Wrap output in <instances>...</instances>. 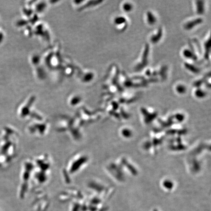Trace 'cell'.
Masks as SVG:
<instances>
[{
  "label": "cell",
  "instance_id": "cell-1",
  "mask_svg": "<svg viewBox=\"0 0 211 211\" xmlns=\"http://www.w3.org/2000/svg\"><path fill=\"white\" fill-rule=\"evenodd\" d=\"M203 22V19L201 17L195 18L186 22L184 25V28L187 30H190L195 28V27L199 25Z\"/></svg>",
  "mask_w": 211,
  "mask_h": 211
},
{
  "label": "cell",
  "instance_id": "cell-2",
  "mask_svg": "<svg viewBox=\"0 0 211 211\" xmlns=\"http://www.w3.org/2000/svg\"><path fill=\"white\" fill-rule=\"evenodd\" d=\"M182 56L187 59L192 61H196L198 60V56L195 53L194 50L191 49L185 48L182 52Z\"/></svg>",
  "mask_w": 211,
  "mask_h": 211
},
{
  "label": "cell",
  "instance_id": "cell-3",
  "mask_svg": "<svg viewBox=\"0 0 211 211\" xmlns=\"http://www.w3.org/2000/svg\"><path fill=\"white\" fill-rule=\"evenodd\" d=\"M146 20L149 25H154L157 21V19L155 14L151 11H148L146 14Z\"/></svg>",
  "mask_w": 211,
  "mask_h": 211
},
{
  "label": "cell",
  "instance_id": "cell-4",
  "mask_svg": "<svg viewBox=\"0 0 211 211\" xmlns=\"http://www.w3.org/2000/svg\"><path fill=\"white\" fill-rule=\"evenodd\" d=\"M195 12L198 15H202L205 12V3L203 1H195Z\"/></svg>",
  "mask_w": 211,
  "mask_h": 211
},
{
  "label": "cell",
  "instance_id": "cell-5",
  "mask_svg": "<svg viewBox=\"0 0 211 211\" xmlns=\"http://www.w3.org/2000/svg\"><path fill=\"white\" fill-rule=\"evenodd\" d=\"M163 36V30L161 28H159L157 30V32L153 34L150 37V41L152 44H157L161 40Z\"/></svg>",
  "mask_w": 211,
  "mask_h": 211
},
{
  "label": "cell",
  "instance_id": "cell-6",
  "mask_svg": "<svg viewBox=\"0 0 211 211\" xmlns=\"http://www.w3.org/2000/svg\"><path fill=\"white\" fill-rule=\"evenodd\" d=\"M114 23L117 27H123V28H124V30L127 27V19L124 16H117L114 19Z\"/></svg>",
  "mask_w": 211,
  "mask_h": 211
},
{
  "label": "cell",
  "instance_id": "cell-7",
  "mask_svg": "<svg viewBox=\"0 0 211 211\" xmlns=\"http://www.w3.org/2000/svg\"><path fill=\"white\" fill-rule=\"evenodd\" d=\"M194 95L197 98L202 99L206 96L207 93L201 88H196L194 91Z\"/></svg>",
  "mask_w": 211,
  "mask_h": 211
},
{
  "label": "cell",
  "instance_id": "cell-8",
  "mask_svg": "<svg viewBox=\"0 0 211 211\" xmlns=\"http://www.w3.org/2000/svg\"><path fill=\"white\" fill-rule=\"evenodd\" d=\"M175 90L179 95H184L187 91V88L185 85L179 83L176 85Z\"/></svg>",
  "mask_w": 211,
  "mask_h": 211
},
{
  "label": "cell",
  "instance_id": "cell-9",
  "mask_svg": "<svg viewBox=\"0 0 211 211\" xmlns=\"http://www.w3.org/2000/svg\"><path fill=\"white\" fill-rule=\"evenodd\" d=\"M185 67L186 69L189 71L193 73H198L200 71V69L198 68L196 66L193 65V64H190L189 63L185 64Z\"/></svg>",
  "mask_w": 211,
  "mask_h": 211
},
{
  "label": "cell",
  "instance_id": "cell-10",
  "mask_svg": "<svg viewBox=\"0 0 211 211\" xmlns=\"http://www.w3.org/2000/svg\"><path fill=\"white\" fill-rule=\"evenodd\" d=\"M122 8L124 12L128 13V12H131V11H133V4H131L130 2H125L123 4Z\"/></svg>",
  "mask_w": 211,
  "mask_h": 211
}]
</instances>
